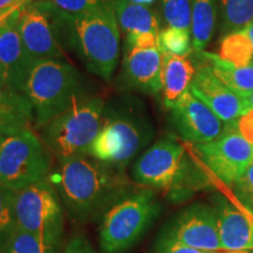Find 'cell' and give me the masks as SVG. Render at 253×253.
Here are the masks:
<instances>
[{
	"label": "cell",
	"mask_w": 253,
	"mask_h": 253,
	"mask_svg": "<svg viewBox=\"0 0 253 253\" xmlns=\"http://www.w3.org/2000/svg\"><path fill=\"white\" fill-rule=\"evenodd\" d=\"M48 178L68 216L78 221L100 218L113 202L131 189L122 169L90 155L59 161L58 169Z\"/></svg>",
	"instance_id": "1"
},
{
	"label": "cell",
	"mask_w": 253,
	"mask_h": 253,
	"mask_svg": "<svg viewBox=\"0 0 253 253\" xmlns=\"http://www.w3.org/2000/svg\"><path fill=\"white\" fill-rule=\"evenodd\" d=\"M58 15L60 25L68 28L72 46L88 71L109 80L118 65L120 52L119 21L114 4L77 15H63L59 12Z\"/></svg>",
	"instance_id": "2"
},
{
	"label": "cell",
	"mask_w": 253,
	"mask_h": 253,
	"mask_svg": "<svg viewBox=\"0 0 253 253\" xmlns=\"http://www.w3.org/2000/svg\"><path fill=\"white\" fill-rule=\"evenodd\" d=\"M161 212L150 189H130L100 216L99 242L103 253H125L140 242Z\"/></svg>",
	"instance_id": "3"
},
{
	"label": "cell",
	"mask_w": 253,
	"mask_h": 253,
	"mask_svg": "<svg viewBox=\"0 0 253 253\" xmlns=\"http://www.w3.org/2000/svg\"><path fill=\"white\" fill-rule=\"evenodd\" d=\"M154 135L150 122L137 106L128 101L104 107L102 126L88 155L125 170L130 161L149 143Z\"/></svg>",
	"instance_id": "4"
},
{
	"label": "cell",
	"mask_w": 253,
	"mask_h": 253,
	"mask_svg": "<svg viewBox=\"0 0 253 253\" xmlns=\"http://www.w3.org/2000/svg\"><path fill=\"white\" fill-rule=\"evenodd\" d=\"M81 79L71 63L38 60L28 74L24 94L33 104L36 125L41 128L80 99Z\"/></svg>",
	"instance_id": "5"
},
{
	"label": "cell",
	"mask_w": 253,
	"mask_h": 253,
	"mask_svg": "<svg viewBox=\"0 0 253 253\" xmlns=\"http://www.w3.org/2000/svg\"><path fill=\"white\" fill-rule=\"evenodd\" d=\"M103 112L102 97H80L67 110L41 126L40 138L59 161L88 155L101 130Z\"/></svg>",
	"instance_id": "6"
},
{
	"label": "cell",
	"mask_w": 253,
	"mask_h": 253,
	"mask_svg": "<svg viewBox=\"0 0 253 253\" xmlns=\"http://www.w3.org/2000/svg\"><path fill=\"white\" fill-rule=\"evenodd\" d=\"M132 177L140 185L184 196L191 186L202 185L199 177L203 175L179 142L163 137L138 158Z\"/></svg>",
	"instance_id": "7"
},
{
	"label": "cell",
	"mask_w": 253,
	"mask_h": 253,
	"mask_svg": "<svg viewBox=\"0 0 253 253\" xmlns=\"http://www.w3.org/2000/svg\"><path fill=\"white\" fill-rule=\"evenodd\" d=\"M14 203L18 229L61 250L65 233L63 207L48 177L26 189L15 191Z\"/></svg>",
	"instance_id": "8"
},
{
	"label": "cell",
	"mask_w": 253,
	"mask_h": 253,
	"mask_svg": "<svg viewBox=\"0 0 253 253\" xmlns=\"http://www.w3.org/2000/svg\"><path fill=\"white\" fill-rule=\"evenodd\" d=\"M52 153L31 130L7 136L0 147V185L20 191L48 177Z\"/></svg>",
	"instance_id": "9"
},
{
	"label": "cell",
	"mask_w": 253,
	"mask_h": 253,
	"mask_svg": "<svg viewBox=\"0 0 253 253\" xmlns=\"http://www.w3.org/2000/svg\"><path fill=\"white\" fill-rule=\"evenodd\" d=\"M58 12L49 0L32 1L21 11L18 31L32 61L65 59L58 40Z\"/></svg>",
	"instance_id": "10"
},
{
	"label": "cell",
	"mask_w": 253,
	"mask_h": 253,
	"mask_svg": "<svg viewBox=\"0 0 253 253\" xmlns=\"http://www.w3.org/2000/svg\"><path fill=\"white\" fill-rule=\"evenodd\" d=\"M194 145L203 166L230 188L253 162V145L236 130L233 122L227 123L226 131L217 140Z\"/></svg>",
	"instance_id": "11"
},
{
	"label": "cell",
	"mask_w": 253,
	"mask_h": 253,
	"mask_svg": "<svg viewBox=\"0 0 253 253\" xmlns=\"http://www.w3.org/2000/svg\"><path fill=\"white\" fill-rule=\"evenodd\" d=\"M160 236L202 251L226 253L221 249L216 211L212 205H190L164 226Z\"/></svg>",
	"instance_id": "12"
},
{
	"label": "cell",
	"mask_w": 253,
	"mask_h": 253,
	"mask_svg": "<svg viewBox=\"0 0 253 253\" xmlns=\"http://www.w3.org/2000/svg\"><path fill=\"white\" fill-rule=\"evenodd\" d=\"M170 110V121L177 134L192 144L212 142L227 129V123L190 90H186Z\"/></svg>",
	"instance_id": "13"
},
{
	"label": "cell",
	"mask_w": 253,
	"mask_h": 253,
	"mask_svg": "<svg viewBox=\"0 0 253 253\" xmlns=\"http://www.w3.org/2000/svg\"><path fill=\"white\" fill-rule=\"evenodd\" d=\"M23 8L0 18V84L24 93L33 61L18 31Z\"/></svg>",
	"instance_id": "14"
},
{
	"label": "cell",
	"mask_w": 253,
	"mask_h": 253,
	"mask_svg": "<svg viewBox=\"0 0 253 253\" xmlns=\"http://www.w3.org/2000/svg\"><path fill=\"white\" fill-rule=\"evenodd\" d=\"M189 90L226 123L236 121L250 109L245 96L227 87L207 62L196 69Z\"/></svg>",
	"instance_id": "15"
},
{
	"label": "cell",
	"mask_w": 253,
	"mask_h": 253,
	"mask_svg": "<svg viewBox=\"0 0 253 253\" xmlns=\"http://www.w3.org/2000/svg\"><path fill=\"white\" fill-rule=\"evenodd\" d=\"M212 203L221 249L226 253H251L253 230L248 212L223 195H214Z\"/></svg>",
	"instance_id": "16"
},
{
	"label": "cell",
	"mask_w": 253,
	"mask_h": 253,
	"mask_svg": "<svg viewBox=\"0 0 253 253\" xmlns=\"http://www.w3.org/2000/svg\"><path fill=\"white\" fill-rule=\"evenodd\" d=\"M122 68L126 87L151 95L162 91L161 49H138L125 47Z\"/></svg>",
	"instance_id": "17"
},
{
	"label": "cell",
	"mask_w": 253,
	"mask_h": 253,
	"mask_svg": "<svg viewBox=\"0 0 253 253\" xmlns=\"http://www.w3.org/2000/svg\"><path fill=\"white\" fill-rule=\"evenodd\" d=\"M33 122L34 108L27 95L0 84V135L7 137L30 130Z\"/></svg>",
	"instance_id": "18"
},
{
	"label": "cell",
	"mask_w": 253,
	"mask_h": 253,
	"mask_svg": "<svg viewBox=\"0 0 253 253\" xmlns=\"http://www.w3.org/2000/svg\"><path fill=\"white\" fill-rule=\"evenodd\" d=\"M195 66L186 56L162 52V99L167 108L171 109L189 90L195 77Z\"/></svg>",
	"instance_id": "19"
},
{
	"label": "cell",
	"mask_w": 253,
	"mask_h": 253,
	"mask_svg": "<svg viewBox=\"0 0 253 253\" xmlns=\"http://www.w3.org/2000/svg\"><path fill=\"white\" fill-rule=\"evenodd\" d=\"M197 53L212 68L214 74L236 93L246 96L253 91V62L242 67H237L219 58V55L217 54L204 50Z\"/></svg>",
	"instance_id": "20"
},
{
	"label": "cell",
	"mask_w": 253,
	"mask_h": 253,
	"mask_svg": "<svg viewBox=\"0 0 253 253\" xmlns=\"http://www.w3.org/2000/svg\"><path fill=\"white\" fill-rule=\"evenodd\" d=\"M114 7L120 26L126 34L147 32L160 34L156 14L147 6L136 4L131 0H115Z\"/></svg>",
	"instance_id": "21"
},
{
	"label": "cell",
	"mask_w": 253,
	"mask_h": 253,
	"mask_svg": "<svg viewBox=\"0 0 253 253\" xmlns=\"http://www.w3.org/2000/svg\"><path fill=\"white\" fill-rule=\"evenodd\" d=\"M218 0H192L191 38L195 52H203L212 39Z\"/></svg>",
	"instance_id": "22"
},
{
	"label": "cell",
	"mask_w": 253,
	"mask_h": 253,
	"mask_svg": "<svg viewBox=\"0 0 253 253\" xmlns=\"http://www.w3.org/2000/svg\"><path fill=\"white\" fill-rule=\"evenodd\" d=\"M220 37L248 30L253 23V0H218Z\"/></svg>",
	"instance_id": "23"
},
{
	"label": "cell",
	"mask_w": 253,
	"mask_h": 253,
	"mask_svg": "<svg viewBox=\"0 0 253 253\" xmlns=\"http://www.w3.org/2000/svg\"><path fill=\"white\" fill-rule=\"evenodd\" d=\"M218 55L237 67L253 62V42L250 38L249 30L231 32L221 37Z\"/></svg>",
	"instance_id": "24"
},
{
	"label": "cell",
	"mask_w": 253,
	"mask_h": 253,
	"mask_svg": "<svg viewBox=\"0 0 253 253\" xmlns=\"http://www.w3.org/2000/svg\"><path fill=\"white\" fill-rule=\"evenodd\" d=\"M14 195L13 190L0 185V250L18 229Z\"/></svg>",
	"instance_id": "25"
},
{
	"label": "cell",
	"mask_w": 253,
	"mask_h": 253,
	"mask_svg": "<svg viewBox=\"0 0 253 253\" xmlns=\"http://www.w3.org/2000/svg\"><path fill=\"white\" fill-rule=\"evenodd\" d=\"M61 250L53 248L26 231L17 229L0 253H60Z\"/></svg>",
	"instance_id": "26"
},
{
	"label": "cell",
	"mask_w": 253,
	"mask_h": 253,
	"mask_svg": "<svg viewBox=\"0 0 253 253\" xmlns=\"http://www.w3.org/2000/svg\"><path fill=\"white\" fill-rule=\"evenodd\" d=\"M191 31L177 27H167L160 32V49L178 56H188L191 53Z\"/></svg>",
	"instance_id": "27"
},
{
	"label": "cell",
	"mask_w": 253,
	"mask_h": 253,
	"mask_svg": "<svg viewBox=\"0 0 253 253\" xmlns=\"http://www.w3.org/2000/svg\"><path fill=\"white\" fill-rule=\"evenodd\" d=\"M161 6L169 26L191 31L192 0H161Z\"/></svg>",
	"instance_id": "28"
},
{
	"label": "cell",
	"mask_w": 253,
	"mask_h": 253,
	"mask_svg": "<svg viewBox=\"0 0 253 253\" xmlns=\"http://www.w3.org/2000/svg\"><path fill=\"white\" fill-rule=\"evenodd\" d=\"M232 191L242 208L253 214V162L237 178L232 185Z\"/></svg>",
	"instance_id": "29"
},
{
	"label": "cell",
	"mask_w": 253,
	"mask_h": 253,
	"mask_svg": "<svg viewBox=\"0 0 253 253\" xmlns=\"http://www.w3.org/2000/svg\"><path fill=\"white\" fill-rule=\"evenodd\" d=\"M56 11L63 15H77L99 6L114 4L115 0H49Z\"/></svg>",
	"instance_id": "30"
},
{
	"label": "cell",
	"mask_w": 253,
	"mask_h": 253,
	"mask_svg": "<svg viewBox=\"0 0 253 253\" xmlns=\"http://www.w3.org/2000/svg\"><path fill=\"white\" fill-rule=\"evenodd\" d=\"M125 47L138 49H160V34L151 33H128L126 36Z\"/></svg>",
	"instance_id": "31"
},
{
	"label": "cell",
	"mask_w": 253,
	"mask_h": 253,
	"mask_svg": "<svg viewBox=\"0 0 253 253\" xmlns=\"http://www.w3.org/2000/svg\"><path fill=\"white\" fill-rule=\"evenodd\" d=\"M153 253H211L202 250L190 248V246L183 245L181 243H177L175 240L164 238L158 236L154 245Z\"/></svg>",
	"instance_id": "32"
},
{
	"label": "cell",
	"mask_w": 253,
	"mask_h": 253,
	"mask_svg": "<svg viewBox=\"0 0 253 253\" xmlns=\"http://www.w3.org/2000/svg\"><path fill=\"white\" fill-rule=\"evenodd\" d=\"M233 125L236 130L253 145V108L246 110L239 119L233 121Z\"/></svg>",
	"instance_id": "33"
},
{
	"label": "cell",
	"mask_w": 253,
	"mask_h": 253,
	"mask_svg": "<svg viewBox=\"0 0 253 253\" xmlns=\"http://www.w3.org/2000/svg\"><path fill=\"white\" fill-rule=\"evenodd\" d=\"M60 253H96L88 239L82 235H77L68 240Z\"/></svg>",
	"instance_id": "34"
},
{
	"label": "cell",
	"mask_w": 253,
	"mask_h": 253,
	"mask_svg": "<svg viewBox=\"0 0 253 253\" xmlns=\"http://www.w3.org/2000/svg\"><path fill=\"white\" fill-rule=\"evenodd\" d=\"M31 2L32 0H0V18H4L19 8H24Z\"/></svg>",
	"instance_id": "35"
},
{
	"label": "cell",
	"mask_w": 253,
	"mask_h": 253,
	"mask_svg": "<svg viewBox=\"0 0 253 253\" xmlns=\"http://www.w3.org/2000/svg\"><path fill=\"white\" fill-rule=\"evenodd\" d=\"M245 100L246 102H248L249 108H253V91H251L249 95H246Z\"/></svg>",
	"instance_id": "36"
},
{
	"label": "cell",
	"mask_w": 253,
	"mask_h": 253,
	"mask_svg": "<svg viewBox=\"0 0 253 253\" xmlns=\"http://www.w3.org/2000/svg\"><path fill=\"white\" fill-rule=\"evenodd\" d=\"M131 1H132V2H136V4H140V5L147 6V5L153 4L155 0H131Z\"/></svg>",
	"instance_id": "37"
},
{
	"label": "cell",
	"mask_w": 253,
	"mask_h": 253,
	"mask_svg": "<svg viewBox=\"0 0 253 253\" xmlns=\"http://www.w3.org/2000/svg\"><path fill=\"white\" fill-rule=\"evenodd\" d=\"M249 30V34H250V38H251V40H252V42H253V23L250 25V27L248 28Z\"/></svg>",
	"instance_id": "38"
},
{
	"label": "cell",
	"mask_w": 253,
	"mask_h": 253,
	"mask_svg": "<svg viewBox=\"0 0 253 253\" xmlns=\"http://www.w3.org/2000/svg\"><path fill=\"white\" fill-rule=\"evenodd\" d=\"M249 214V217H250V219H251V223H252V230H253V217L251 216V214L250 213H248ZM251 253H253V239H252V252Z\"/></svg>",
	"instance_id": "39"
},
{
	"label": "cell",
	"mask_w": 253,
	"mask_h": 253,
	"mask_svg": "<svg viewBox=\"0 0 253 253\" xmlns=\"http://www.w3.org/2000/svg\"><path fill=\"white\" fill-rule=\"evenodd\" d=\"M4 136L2 135H0V147H1V143H2V141H4Z\"/></svg>",
	"instance_id": "40"
},
{
	"label": "cell",
	"mask_w": 253,
	"mask_h": 253,
	"mask_svg": "<svg viewBox=\"0 0 253 253\" xmlns=\"http://www.w3.org/2000/svg\"><path fill=\"white\" fill-rule=\"evenodd\" d=\"M248 213H249V212H248ZM250 214H251V213H250ZM251 216H252V217H253V214H251Z\"/></svg>",
	"instance_id": "41"
}]
</instances>
